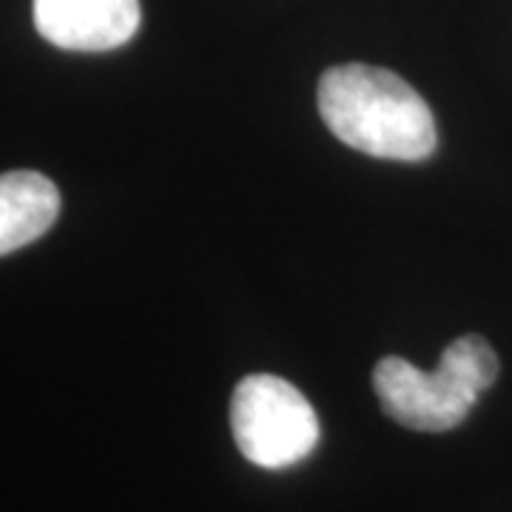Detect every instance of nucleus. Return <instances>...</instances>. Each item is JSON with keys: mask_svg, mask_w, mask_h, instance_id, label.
Instances as JSON below:
<instances>
[{"mask_svg": "<svg viewBox=\"0 0 512 512\" xmlns=\"http://www.w3.org/2000/svg\"><path fill=\"white\" fill-rule=\"evenodd\" d=\"M495 379L498 356L481 336H461L450 342L433 373L399 356H387L373 367V387L384 413L419 433H444L458 427Z\"/></svg>", "mask_w": 512, "mask_h": 512, "instance_id": "2", "label": "nucleus"}, {"mask_svg": "<svg viewBox=\"0 0 512 512\" xmlns=\"http://www.w3.org/2000/svg\"><path fill=\"white\" fill-rule=\"evenodd\" d=\"M231 430L239 453L262 470L293 467L319 444V419L311 402L271 373H254L237 384Z\"/></svg>", "mask_w": 512, "mask_h": 512, "instance_id": "3", "label": "nucleus"}, {"mask_svg": "<svg viewBox=\"0 0 512 512\" xmlns=\"http://www.w3.org/2000/svg\"><path fill=\"white\" fill-rule=\"evenodd\" d=\"M57 185L37 171L0 174V256L43 237L57 220Z\"/></svg>", "mask_w": 512, "mask_h": 512, "instance_id": "5", "label": "nucleus"}, {"mask_svg": "<svg viewBox=\"0 0 512 512\" xmlns=\"http://www.w3.org/2000/svg\"><path fill=\"white\" fill-rule=\"evenodd\" d=\"M35 29L66 52H109L140 29V0H35Z\"/></svg>", "mask_w": 512, "mask_h": 512, "instance_id": "4", "label": "nucleus"}, {"mask_svg": "<svg viewBox=\"0 0 512 512\" xmlns=\"http://www.w3.org/2000/svg\"><path fill=\"white\" fill-rule=\"evenodd\" d=\"M319 114L345 146L379 160L419 163L439 146L436 117L421 94L399 74L365 63L322 74Z\"/></svg>", "mask_w": 512, "mask_h": 512, "instance_id": "1", "label": "nucleus"}]
</instances>
